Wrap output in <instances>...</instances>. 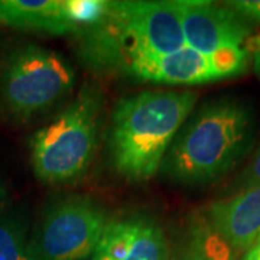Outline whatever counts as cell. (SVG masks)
<instances>
[{
	"mask_svg": "<svg viewBox=\"0 0 260 260\" xmlns=\"http://www.w3.org/2000/svg\"><path fill=\"white\" fill-rule=\"evenodd\" d=\"M246 49H247L249 55H251V58H253L254 70H256V73L260 78V34L251 35L249 38V41L246 42Z\"/></svg>",
	"mask_w": 260,
	"mask_h": 260,
	"instance_id": "17",
	"label": "cell"
},
{
	"mask_svg": "<svg viewBox=\"0 0 260 260\" xmlns=\"http://www.w3.org/2000/svg\"><path fill=\"white\" fill-rule=\"evenodd\" d=\"M167 237L152 217L126 214L109 218L91 260H168Z\"/></svg>",
	"mask_w": 260,
	"mask_h": 260,
	"instance_id": "9",
	"label": "cell"
},
{
	"mask_svg": "<svg viewBox=\"0 0 260 260\" xmlns=\"http://www.w3.org/2000/svg\"><path fill=\"white\" fill-rule=\"evenodd\" d=\"M205 217L234 250L246 253L260 240V186L214 203Z\"/></svg>",
	"mask_w": 260,
	"mask_h": 260,
	"instance_id": "10",
	"label": "cell"
},
{
	"mask_svg": "<svg viewBox=\"0 0 260 260\" xmlns=\"http://www.w3.org/2000/svg\"><path fill=\"white\" fill-rule=\"evenodd\" d=\"M0 25L48 35L73 34L62 0H0Z\"/></svg>",
	"mask_w": 260,
	"mask_h": 260,
	"instance_id": "11",
	"label": "cell"
},
{
	"mask_svg": "<svg viewBox=\"0 0 260 260\" xmlns=\"http://www.w3.org/2000/svg\"><path fill=\"white\" fill-rule=\"evenodd\" d=\"M102 112L100 90L84 85L75 100L34 135L30 160L41 182L56 185L83 175L93 159Z\"/></svg>",
	"mask_w": 260,
	"mask_h": 260,
	"instance_id": "4",
	"label": "cell"
},
{
	"mask_svg": "<svg viewBox=\"0 0 260 260\" xmlns=\"http://www.w3.org/2000/svg\"><path fill=\"white\" fill-rule=\"evenodd\" d=\"M254 139V116L237 99L204 103L179 129L162 162L168 178L184 185H205L224 177Z\"/></svg>",
	"mask_w": 260,
	"mask_h": 260,
	"instance_id": "2",
	"label": "cell"
},
{
	"mask_svg": "<svg viewBox=\"0 0 260 260\" xmlns=\"http://www.w3.org/2000/svg\"><path fill=\"white\" fill-rule=\"evenodd\" d=\"M225 5L249 23H260V0H233Z\"/></svg>",
	"mask_w": 260,
	"mask_h": 260,
	"instance_id": "16",
	"label": "cell"
},
{
	"mask_svg": "<svg viewBox=\"0 0 260 260\" xmlns=\"http://www.w3.org/2000/svg\"><path fill=\"white\" fill-rule=\"evenodd\" d=\"M198 95L184 90H146L120 99L112 116L109 150L114 171L133 182L158 172Z\"/></svg>",
	"mask_w": 260,
	"mask_h": 260,
	"instance_id": "3",
	"label": "cell"
},
{
	"mask_svg": "<svg viewBox=\"0 0 260 260\" xmlns=\"http://www.w3.org/2000/svg\"><path fill=\"white\" fill-rule=\"evenodd\" d=\"M243 260H260V240L251 247L250 250L244 253Z\"/></svg>",
	"mask_w": 260,
	"mask_h": 260,
	"instance_id": "18",
	"label": "cell"
},
{
	"mask_svg": "<svg viewBox=\"0 0 260 260\" xmlns=\"http://www.w3.org/2000/svg\"><path fill=\"white\" fill-rule=\"evenodd\" d=\"M236 186H237V191L260 186V145L253 152L249 164L244 167L242 174L236 179Z\"/></svg>",
	"mask_w": 260,
	"mask_h": 260,
	"instance_id": "15",
	"label": "cell"
},
{
	"mask_svg": "<svg viewBox=\"0 0 260 260\" xmlns=\"http://www.w3.org/2000/svg\"><path fill=\"white\" fill-rule=\"evenodd\" d=\"M83 64L97 73H120L136 58L185 47L178 2H109L100 22L77 35Z\"/></svg>",
	"mask_w": 260,
	"mask_h": 260,
	"instance_id": "1",
	"label": "cell"
},
{
	"mask_svg": "<svg viewBox=\"0 0 260 260\" xmlns=\"http://www.w3.org/2000/svg\"><path fill=\"white\" fill-rule=\"evenodd\" d=\"M75 73L61 55L34 44L10 52L0 74V103L18 120L45 112L73 90Z\"/></svg>",
	"mask_w": 260,
	"mask_h": 260,
	"instance_id": "5",
	"label": "cell"
},
{
	"mask_svg": "<svg viewBox=\"0 0 260 260\" xmlns=\"http://www.w3.org/2000/svg\"><path fill=\"white\" fill-rule=\"evenodd\" d=\"M185 45L213 55L230 48H244L251 37V23L225 3L205 0H177Z\"/></svg>",
	"mask_w": 260,
	"mask_h": 260,
	"instance_id": "8",
	"label": "cell"
},
{
	"mask_svg": "<svg viewBox=\"0 0 260 260\" xmlns=\"http://www.w3.org/2000/svg\"><path fill=\"white\" fill-rule=\"evenodd\" d=\"M6 203H8V191H6V188L3 186V184L0 182V213H2V210L5 208Z\"/></svg>",
	"mask_w": 260,
	"mask_h": 260,
	"instance_id": "19",
	"label": "cell"
},
{
	"mask_svg": "<svg viewBox=\"0 0 260 260\" xmlns=\"http://www.w3.org/2000/svg\"><path fill=\"white\" fill-rule=\"evenodd\" d=\"M172 260H239V253L214 230L203 214L192 217Z\"/></svg>",
	"mask_w": 260,
	"mask_h": 260,
	"instance_id": "12",
	"label": "cell"
},
{
	"mask_svg": "<svg viewBox=\"0 0 260 260\" xmlns=\"http://www.w3.org/2000/svg\"><path fill=\"white\" fill-rule=\"evenodd\" d=\"M0 260H39L22 223L0 215Z\"/></svg>",
	"mask_w": 260,
	"mask_h": 260,
	"instance_id": "13",
	"label": "cell"
},
{
	"mask_svg": "<svg viewBox=\"0 0 260 260\" xmlns=\"http://www.w3.org/2000/svg\"><path fill=\"white\" fill-rule=\"evenodd\" d=\"M249 56L246 47L207 55L185 45L171 54L136 58L123 74L149 83L197 85L243 74L247 70Z\"/></svg>",
	"mask_w": 260,
	"mask_h": 260,
	"instance_id": "7",
	"label": "cell"
},
{
	"mask_svg": "<svg viewBox=\"0 0 260 260\" xmlns=\"http://www.w3.org/2000/svg\"><path fill=\"white\" fill-rule=\"evenodd\" d=\"M107 221L95 200L68 195L48 207L30 244L39 260H85L93 256Z\"/></svg>",
	"mask_w": 260,
	"mask_h": 260,
	"instance_id": "6",
	"label": "cell"
},
{
	"mask_svg": "<svg viewBox=\"0 0 260 260\" xmlns=\"http://www.w3.org/2000/svg\"><path fill=\"white\" fill-rule=\"evenodd\" d=\"M107 5L109 0H62V15L73 29V35L100 22Z\"/></svg>",
	"mask_w": 260,
	"mask_h": 260,
	"instance_id": "14",
	"label": "cell"
}]
</instances>
